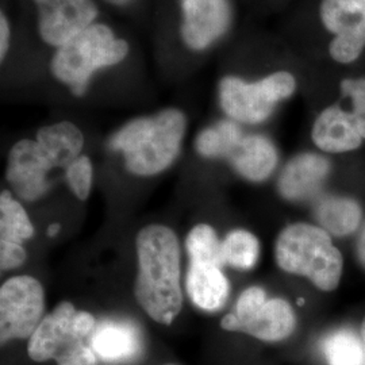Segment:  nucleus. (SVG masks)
Returning a JSON list of instances; mask_svg holds the SVG:
<instances>
[{
	"mask_svg": "<svg viewBox=\"0 0 365 365\" xmlns=\"http://www.w3.org/2000/svg\"><path fill=\"white\" fill-rule=\"evenodd\" d=\"M235 0H156V54L167 78H187L229 38Z\"/></svg>",
	"mask_w": 365,
	"mask_h": 365,
	"instance_id": "nucleus-1",
	"label": "nucleus"
},
{
	"mask_svg": "<svg viewBox=\"0 0 365 365\" xmlns=\"http://www.w3.org/2000/svg\"><path fill=\"white\" fill-rule=\"evenodd\" d=\"M135 42L114 24L102 18L46 60L48 78L75 98H84L98 80L113 78L135 63Z\"/></svg>",
	"mask_w": 365,
	"mask_h": 365,
	"instance_id": "nucleus-2",
	"label": "nucleus"
},
{
	"mask_svg": "<svg viewBox=\"0 0 365 365\" xmlns=\"http://www.w3.org/2000/svg\"><path fill=\"white\" fill-rule=\"evenodd\" d=\"M135 248V299L153 321L170 325L182 307L179 240L168 226L149 225L137 235Z\"/></svg>",
	"mask_w": 365,
	"mask_h": 365,
	"instance_id": "nucleus-3",
	"label": "nucleus"
},
{
	"mask_svg": "<svg viewBox=\"0 0 365 365\" xmlns=\"http://www.w3.org/2000/svg\"><path fill=\"white\" fill-rule=\"evenodd\" d=\"M187 125L180 108L167 107L126 122L110 137L108 148L123 157L126 170L133 175H158L178 160Z\"/></svg>",
	"mask_w": 365,
	"mask_h": 365,
	"instance_id": "nucleus-4",
	"label": "nucleus"
},
{
	"mask_svg": "<svg viewBox=\"0 0 365 365\" xmlns=\"http://www.w3.org/2000/svg\"><path fill=\"white\" fill-rule=\"evenodd\" d=\"M274 259L283 271L307 277L322 291L339 287L344 261L322 227L309 223L289 225L276 240Z\"/></svg>",
	"mask_w": 365,
	"mask_h": 365,
	"instance_id": "nucleus-5",
	"label": "nucleus"
},
{
	"mask_svg": "<svg viewBox=\"0 0 365 365\" xmlns=\"http://www.w3.org/2000/svg\"><path fill=\"white\" fill-rule=\"evenodd\" d=\"M96 327L95 318L87 312H78L69 302H63L43 317L29 339L27 353L31 360L57 365H98V357L87 339Z\"/></svg>",
	"mask_w": 365,
	"mask_h": 365,
	"instance_id": "nucleus-6",
	"label": "nucleus"
},
{
	"mask_svg": "<svg viewBox=\"0 0 365 365\" xmlns=\"http://www.w3.org/2000/svg\"><path fill=\"white\" fill-rule=\"evenodd\" d=\"M297 88L298 80L288 71H274L256 80L225 73L218 80L217 95L226 118L240 125H259L274 114L280 102L289 99Z\"/></svg>",
	"mask_w": 365,
	"mask_h": 365,
	"instance_id": "nucleus-7",
	"label": "nucleus"
},
{
	"mask_svg": "<svg viewBox=\"0 0 365 365\" xmlns=\"http://www.w3.org/2000/svg\"><path fill=\"white\" fill-rule=\"evenodd\" d=\"M221 327L265 342H277L294 333L297 317L286 300L267 299L262 288L249 287L240 295L235 312L223 317Z\"/></svg>",
	"mask_w": 365,
	"mask_h": 365,
	"instance_id": "nucleus-8",
	"label": "nucleus"
},
{
	"mask_svg": "<svg viewBox=\"0 0 365 365\" xmlns=\"http://www.w3.org/2000/svg\"><path fill=\"white\" fill-rule=\"evenodd\" d=\"M45 310V292L37 279L14 276L0 288V339L1 344L11 339L33 336Z\"/></svg>",
	"mask_w": 365,
	"mask_h": 365,
	"instance_id": "nucleus-9",
	"label": "nucleus"
},
{
	"mask_svg": "<svg viewBox=\"0 0 365 365\" xmlns=\"http://www.w3.org/2000/svg\"><path fill=\"white\" fill-rule=\"evenodd\" d=\"M319 18L334 36L329 53L339 64L356 61L365 48V0H322Z\"/></svg>",
	"mask_w": 365,
	"mask_h": 365,
	"instance_id": "nucleus-10",
	"label": "nucleus"
},
{
	"mask_svg": "<svg viewBox=\"0 0 365 365\" xmlns=\"http://www.w3.org/2000/svg\"><path fill=\"white\" fill-rule=\"evenodd\" d=\"M53 170L57 167L45 148L36 138H24L9 152L6 178L16 195L34 202L48 192V175Z\"/></svg>",
	"mask_w": 365,
	"mask_h": 365,
	"instance_id": "nucleus-11",
	"label": "nucleus"
},
{
	"mask_svg": "<svg viewBox=\"0 0 365 365\" xmlns=\"http://www.w3.org/2000/svg\"><path fill=\"white\" fill-rule=\"evenodd\" d=\"M330 170V161L327 157L312 152L297 155L280 173L279 192L292 202L309 200L321 191Z\"/></svg>",
	"mask_w": 365,
	"mask_h": 365,
	"instance_id": "nucleus-12",
	"label": "nucleus"
},
{
	"mask_svg": "<svg viewBox=\"0 0 365 365\" xmlns=\"http://www.w3.org/2000/svg\"><path fill=\"white\" fill-rule=\"evenodd\" d=\"M90 344L96 357L107 364H128L143 351V339L137 327L119 321L96 325Z\"/></svg>",
	"mask_w": 365,
	"mask_h": 365,
	"instance_id": "nucleus-13",
	"label": "nucleus"
},
{
	"mask_svg": "<svg viewBox=\"0 0 365 365\" xmlns=\"http://www.w3.org/2000/svg\"><path fill=\"white\" fill-rule=\"evenodd\" d=\"M226 161L244 179L262 182L272 175L279 161V153L268 137L244 133Z\"/></svg>",
	"mask_w": 365,
	"mask_h": 365,
	"instance_id": "nucleus-14",
	"label": "nucleus"
},
{
	"mask_svg": "<svg viewBox=\"0 0 365 365\" xmlns=\"http://www.w3.org/2000/svg\"><path fill=\"white\" fill-rule=\"evenodd\" d=\"M312 138L314 144L327 153L352 152L363 144L352 111H344L339 106L327 107L318 115Z\"/></svg>",
	"mask_w": 365,
	"mask_h": 365,
	"instance_id": "nucleus-15",
	"label": "nucleus"
},
{
	"mask_svg": "<svg viewBox=\"0 0 365 365\" xmlns=\"http://www.w3.org/2000/svg\"><path fill=\"white\" fill-rule=\"evenodd\" d=\"M185 286L192 303L206 312L220 310L230 292V286L222 272V267L211 262L191 261Z\"/></svg>",
	"mask_w": 365,
	"mask_h": 365,
	"instance_id": "nucleus-16",
	"label": "nucleus"
},
{
	"mask_svg": "<svg viewBox=\"0 0 365 365\" xmlns=\"http://www.w3.org/2000/svg\"><path fill=\"white\" fill-rule=\"evenodd\" d=\"M36 140L51 155L57 170H64L83 155L86 143L81 129L71 120H58L39 128Z\"/></svg>",
	"mask_w": 365,
	"mask_h": 365,
	"instance_id": "nucleus-17",
	"label": "nucleus"
},
{
	"mask_svg": "<svg viewBox=\"0 0 365 365\" xmlns=\"http://www.w3.org/2000/svg\"><path fill=\"white\" fill-rule=\"evenodd\" d=\"M314 211L321 227L337 237L351 235L361 222V209L351 197L325 196L317 202Z\"/></svg>",
	"mask_w": 365,
	"mask_h": 365,
	"instance_id": "nucleus-18",
	"label": "nucleus"
},
{
	"mask_svg": "<svg viewBox=\"0 0 365 365\" xmlns=\"http://www.w3.org/2000/svg\"><path fill=\"white\" fill-rule=\"evenodd\" d=\"M242 135L244 130L240 123L229 118L222 119L199 131L195 138L196 152L205 158L226 160Z\"/></svg>",
	"mask_w": 365,
	"mask_h": 365,
	"instance_id": "nucleus-19",
	"label": "nucleus"
},
{
	"mask_svg": "<svg viewBox=\"0 0 365 365\" xmlns=\"http://www.w3.org/2000/svg\"><path fill=\"white\" fill-rule=\"evenodd\" d=\"M34 235V227L22 205L10 191L0 195V241L22 244Z\"/></svg>",
	"mask_w": 365,
	"mask_h": 365,
	"instance_id": "nucleus-20",
	"label": "nucleus"
},
{
	"mask_svg": "<svg viewBox=\"0 0 365 365\" xmlns=\"http://www.w3.org/2000/svg\"><path fill=\"white\" fill-rule=\"evenodd\" d=\"M322 351L329 365H365V342L348 329L330 333Z\"/></svg>",
	"mask_w": 365,
	"mask_h": 365,
	"instance_id": "nucleus-21",
	"label": "nucleus"
},
{
	"mask_svg": "<svg viewBox=\"0 0 365 365\" xmlns=\"http://www.w3.org/2000/svg\"><path fill=\"white\" fill-rule=\"evenodd\" d=\"M259 240L247 230H235L222 242L225 264L247 271L255 267L259 257Z\"/></svg>",
	"mask_w": 365,
	"mask_h": 365,
	"instance_id": "nucleus-22",
	"label": "nucleus"
},
{
	"mask_svg": "<svg viewBox=\"0 0 365 365\" xmlns=\"http://www.w3.org/2000/svg\"><path fill=\"white\" fill-rule=\"evenodd\" d=\"M187 252L190 261L195 262H211L223 267L222 242L215 230L209 225H197L187 237Z\"/></svg>",
	"mask_w": 365,
	"mask_h": 365,
	"instance_id": "nucleus-23",
	"label": "nucleus"
},
{
	"mask_svg": "<svg viewBox=\"0 0 365 365\" xmlns=\"http://www.w3.org/2000/svg\"><path fill=\"white\" fill-rule=\"evenodd\" d=\"M66 180L80 200H86L91 192L93 167L91 158L86 155L78 156L66 170Z\"/></svg>",
	"mask_w": 365,
	"mask_h": 365,
	"instance_id": "nucleus-24",
	"label": "nucleus"
},
{
	"mask_svg": "<svg viewBox=\"0 0 365 365\" xmlns=\"http://www.w3.org/2000/svg\"><path fill=\"white\" fill-rule=\"evenodd\" d=\"M16 27L9 6H1L0 11V64L1 71L9 66L16 46Z\"/></svg>",
	"mask_w": 365,
	"mask_h": 365,
	"instance_id": "nucleus-25",
	"label": "nucleus"
},
{
	"mask_svg": "<svg viewBox=\"0 0 365 365\" xmlns=\"http://www.w3.org/2000/svg\"><path fill=\"white\" fill-rule=\"evenodd\" d=\"M26 259V250L22 244L0 241V268L3 272L21 267Z\"/></svg>",
	"mask_w": 365,
	"mask_h": 365,
	"instance_id": "nucleus-26",
	"label": "nucleus"
},
{
	"mask_svg": "<svg viewBox=\"0 0 365 365\" xmlns=\"http://www.w3.org/2000/svg\"><path fill=\"white\" fill-rule=\"evenodd\" d=\"M339 88L352 101L354 113H365V78H345L341 81Z\"/></svg>",
	"mask_w": 365,
	"mask_h": 365,
	"instance_id": "nucleus-27",
	"label": "nucleus"
},
{
	"mask_svg": "<svg viewBox=\"0 0 365 365\" xmlns=\"http://www.w3.org/2000/svg\"><path fill=\"white\" fill-rule=\"evenodd\" d=\"M102 3V6L106 9H111L115 10L118 13L135 14L138 11L140 4L145 0H99Z\"/></svg>",
	"mask_w": 365,
	"mask_h": 365,
	"instance_id": "nucleus-28",
	"label": "nucleus"
},
{
	"mask_svg": "<svg viewBox=\"0 0 365 365\" xmlns=\"http://www.w3.org/2000/svg\"><path fill=\"white\" fill-rule=\"evenodd\" d=\"M66 1H68V0H24L27 10L30 11V15L48 11V10L54 9V7H57V6H60Z\"/></svg>",
	"mask_w": 365,
	"mask_h": 365,
	"instance_id": "nucleus-29",
	"label": "nucleus"
},
{
	"mask_svg": "<svg viewBox=\"0 0 365 365\" xmlns=\"http://www.w3.org/2000/svg\"><path fill=\"white\" fill-rule=\"evenodd\" d=\"M354 122H356V128L360 133V135L365 140V113H354L352 111Z\"/></svg>",
	"mask_w": 365,
	"mask_h": 365,
	"instance_id": "nucleus-30",
	"label": "nucleus"
},
{
	"mask_svg": "<svg viewBox=\"0 0 365 365\" xmlns=\"http://www.w3.org/2000/svg\"><path fill=\"white\" fill-rule=\"evenodd\" d=\"M357 252H359V257L365 265V226L363 229V233L360 235L359 244H357Z\"/></svg>",
	"mask_w": 365,
	"mask_h": 365,
	"instance_id": "nucleus-31",
	"label": "nucleus"
},
{
	"mask_svg": "<svg viewBox=\"0 0 365 365\" xmlns=\"http://www.w3.org/2000/svg\"><path fill=\"white\" fill-rule=\"evenodd\" d=\"M58 232H60V225L58 223H53V225L48 227L46 235H49V237H54Z\"/></svg>",
	"mask_w": 365,
	"mask_h": 365,
	"instance_id": "nucleus-32",
	"label": "nucleus"
},
{
	"mask_svg": "<svg viewBox=\"0 0 365 365\" xmlns=\"http://www.w3.org/2000/svg\"><path fill=\"white\" fill-rule=\"evenodd\" d=\"M361 339L365 342V318L364 321H363V325H361Z\"/></svg>",
	"mask_w": 365,
	"mask_h": 365,
	"instance_id": "nucleus-33",
	"label": "nucleus"
},
{
	"mask_svg": "<svg viewBox=\"0 0 365 365\" xmlns=\"http://www.w3.org/2000/svg\"><path fill=\"white\" fill-rule=\"evenodd\" d=\"M165 365H178V364H165Z\"/></svg>",
	"mask_w": 365,
	"mask_h": 365,
	"instance_id": "nucleus-34",
	"label": "nucleus"
}]
</instances>
